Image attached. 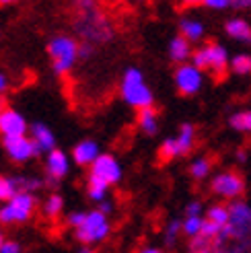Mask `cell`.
<instances>
[{
	"label": "cell",
	"instance_id": "83f0119b",
	"mask_svg": "<svg viewBox=\"0 0 251 253\" xmlns=\"http://www.w3.org/2000/svg\"><path fill=\"white\" fill-rule=\"evenodd\" d=\"M202 224H204L202 216H185V220H183V233L190 239H194V237H198L200 233H202Z\"/></svg>",
	"mask_w": 251,
	"mask_h": 253
},
{
	"label": "cell",
	"instance_id": "44dd1931",
	"mask_svg": "<svg viewBox=\"0 0 251 253\" xmlns=\"http://www.w3.org/2000/svg\"><path fill=\"white\" fill-rule=\"evenodd\" d=\"M19 192H21V189H19L17 177H4V175H0V202H10Z\"/></svg>",
	"mask_w": 251,
	"mask_h": 253
},
{
	"label": "cell",
	"instance_id": "ee69618b",
	"mask_svg": "<svg viewBox=\"0 0 251 253\" xmlns=\"http://www.w3.org/2000/svg\"><path fill=\"white\" fill-rule=\"evenodd\" d=\"M4 103H6V101H4V97L0 95V111H4V109H6V105H4Z\"/></svg>",
	"mask_w": 251,
	"mask_h": 253
},
{
	"label": "cell",
	"instance_id": "ac0fdd59",
	"mask_svg": "<svg viewBox=\"0 0 251 253\" xmlns=\"http://www.w3.org/2000/svg\"><path fill=\"white\" fill-rule=\"evenodd\" d=\"M224 31H227L231 37H235V40L251 43V27L243 19H231L227 25H224Z\"/></svg>",
	"mask_w": 251,
	"mask_h": 253
},
{
	"label": "cell",
	"instance_id": "e0dca14e",
	"mask_svg": "<svg viewBox=\"0 0 251 253\" xmlns=\"http://www.w3.org/2000/svg\"><path fill=\"white\" fill-rule=\"evenodd\" d=\"M194 52H192V47H190V42L185 40L183 35L179 37H173L171 43H169V58L173 62H179V64H183V62L190 58Z\"/></svg>",
	"mask_w": 251,
	"mask_h": 253
},
{
	"label": "cell",
	"instance_id": "7dc6e473",
	"mask_svg": "<svg viewBox=\"0 0 251 253\" xmlns=\"http://www.w3.org/2000/svg\"><path fill=\"white\" fill-rule=\"evenodd\" d=\"M79 253H95V251H93V249H89V247H84V249H81Z\"/></svg>",
	"mask_w": 251,
	"mask_h": 253
},
{
	"label": "cell",
	"instance_id": "d590c367",
	"mask_svg": "<svg viewBox=\"0 0 251 253\" xmlns=\"http://www.w3.org/2000/svg\"><path fill=\"white\" fill-rule=\"evenodd\" d=\"M74 2H77L79 12H84V10H93V8H97V2H95V0H74Z\"/></svg>",
	"mask_w": 251,
	"mask_h": 253
},
{
	"label": "cell",
	"instance_id": "f6af8a7d",
	"mask_svg": "<svg viewBox=\"0 0 251 253\" xmlns=\"http://www.w3.org/2000/svg\"><path fill=\"white\" fill-rule=\"evenodd\" d=\"M12 2H17V0H0V6H6V4H12Z\"/></svg>",
	"mask_w": 251,
	"mask_h": 253
},
{
	"label": "cell",
	"instance_id": "7bdbcfd3",
	"mask_svg": "<svg viewBox=\"0 0 251 253\" xmlns=\"http://www.w3.org/2000/svg\"><path fill=\"white\" fill-rule=\"evenodd\" d=\"M140 253H163V251H159V249H155V247H148V249H142Z\"/></svg>",
	"mask_w": 251,
	"mask_h": 253
},
{
	"label": "cell",
	"instance_id": "f546056e",
	"mask_svg": "<svg viewBox=\"0 0 251 253\" xmlns=\"http://www.w3.org/2000/svg\"><path fill=\"white\" fill-rule=\"evenodd\" d=\"M231 66H233V72H237V74H249L251 72V56H243V54L235 56Z\"/></svg>",
	"mask_w": 251,
	"mask_h": 253
},
{
	"label": "cell",
	"instance_id": "c3c4849f",
	"mask_svg": "<svg viewBox=\"0 0 251 253\" xmlns=\"http://www.w3.org/2000/svg\"><path fill=\"white\" fill-rule=\"evenodd\" d=\"M4 245V241H2V235H0V247H2Z\"/></svg>",
	"mask_w": 251,
	"mask_h": 253
},
{
	"label": "cell",
	"instance_id": "7402d4cb",
	"mask_svg": "<svg viewBox=\"0 0 251 253\" xmlns=\"http://www.w3.org/2000/svg\"><path fill=\"white\" fill-rule=\"evenodd\" d=\"M214 249H216V239L198 235L190 241V253H214Z\"/></svg>",
	"mask_w": 251,
	"mask_h": 253
},
{
	"label": "cell",
	"instance_id": "8fae6325",
	"mask_svg": "<svg viewBox=\"0 0 251 253\" xmlns=\"http://www.w3.org/2000/svg\"><path fill=\"white\" fill-rule=\"evenodd\" d=\"M206 47V56H208V72L214 77L216 83L224 81L227 79V49H224L222 45L214 43V42H210L204 45Z\"/></svg>",
	"mask_w": 251,
	"mask_h": 253
},
{
	"label": "cell",
	"instance_id": "484cf974",
	"mask_svg": "<svg viewBox=\"0 0 251 253\" xmlns=\"http://www.w3.org/2000/svg\"><path fill=\"white\" fill-rule=\"evenodd\" d=\"M206 220H210V222H214L216 226H227V222H229V206H212L210 210H208V214H206Z\"/></svg>",
	"mask_w": 251,
	"mask_h": 253
},
{
	"label": "cell",
	"instance_id": "603a6c76",
	"mask_svg": "<svg viewBox=\"0 0 251 253\" xmlns=\"http://www.w3.org/2000/svg\"><path fill=\"white\" fill-rule=\"evenodd\" d=\"M175 157H179L177 138H167V140L159 146V161L161 163H167V161H173Z\"/></svg>",
	"mask_w": 251,
	"mask_h": 253
},
{
	"label": "cell",
	"instance_id": "30bf717a",
	"mask_svg": "<svg viewBox=\"0 0 251 253\" xmlns=\"http://www.w3.org/2000/svg\"><path fill=\"white\" fill-rule=\"evenodd\" d=\"M2 146L6 150V155L15 161V163H25L31 157H35V146L29 136H10L2 138Z\"/></svg>",
	"mask_w": 251,
	"mask_h": 253
},
{
	"label": "cell",
	"instance_id": "9a60e30c",
	"mask_svg": "<svg viewBox=\"0 0 251 253\" xmlns=\"http://www.w3.org/2000/svg\"><path fill=\"white\" fill-rule=\"evenodd\" d=\"M31 140H33L37 155H42V153L49 155L56 148V138H54L52 130H49L45 124H40V122L31 126Z\"/></svg>",
	"mask_w": 251,
	"mask_h": 253
},
{
	"label": "cell",
	"instance_id": "f1b7e54d",
	"mask_svg": "<svg viewBox=\"0 0 251 253\" xmlns=\"http://www.w3.org/2000/svg\"><path fill=\"white\" fill-rule=\"evenodd\" d=\"M231 126L235 130H243V132H251V111H241L235 113L231 118Z\"/></svg>",
	"mask_w": 251,
	"mask_h": 253
},
{
	"label": "cell",
	"instance_id": "ffe728a7",
	"mask_svg": "<svg viewBox=\"0 0 251 253\" xmlns=\"http://www.w3.org/2000/svg\"><path fill=\"white\" fill-rule=\"evenodd\" d=\"M179 29H181V35L187 42H198V40H202V35H204L202 23H198L194 19H181Z\"/></svg>",
	"mask_w": 251,
	"mask_h": 253
},
{
	"label": "cell",
	"instance_id": "4fadbf2b",
	"mask_svg": "<svg viewBox=\"0 0 251 253\" xmlns=\"http://www.w3.org/2000/svg\"><path fill=\"white\" fill-rule=\"evenodd\" d=\"M45 171H47V181L49 183L56 185L60 179H64V177L68 175V171H70V161H68L66 153L54 148L45 159Z\"/></svg>",
	"mask_w": 251,
	"mask_h": 253
},
{
	"label": "cell",
	"instance_id": "e575fe53",
	"mask_svg": "<svg viewBox=\"0 0 251 253\" xmlns=\"http://www.w3.org/2000/svg\"><path fill=\"white\" fill-rule=\"evenodd\" d=\"M200 212H202V204L200 202H190L185 208V216H200Z\"/></svg>",
	"mask_w": 251,
	"mask_h": 253
},
{
	"label": "cell",
	"instance_id": "52a82bcc",
	"mask_svg": "<svg viewBox=\"0 0 251 253\" xmlns=\"http://www.w3.org/2000/svg\"><path fill=\"white\" fill-rule=\"evenodd\" d=\"M210 189L216 196H220V198L233 200V198L243 196V192H245V179H243L241 173L227 171V173H220V175H216L214 179H212Z\"/></svg>",
	"mask_w": 251,
	"mask_h": 253
},
{
	"label": "cell",
	"instance_id": "bcb514c9",
	"mask_svg": "<svg viewBox=\"0 0 251 253\" xmlns=\"http://www.w3.org/2000/svg\"><path fill=\"white\" fill-rule=\"evenodd\" d=\"M237 157H239L241 161H245V150H239V153H237Z\"/></svg>",
	"mask_w": 251,
	"mask_h": 253
},
{
	"label": "cell",
	"instance_id": "5bb4252c",
	"mask_svg": "<svg viewBox=\"0 0 251 253\" xmlns=\"http://www.w3.org/2000/svg\"><path fill=\"white\" fill-rule=\"evenodd\" d=\"M101 157V150H99V144L91 138H84L83 142H79L72 148V159L77 165L81 167H91L93 163Z\"/></svg>",
	"mask_w": 251,
	"mask_h": 253
},
{
	"label": "cell",
	"instance_id": "d6986e66",
	"mask_svg": "<svg viewBox=\"0 0 251 253\" xmlns=\"http://www.w3.org/2000/svg\"><path fill=\"white\" fill-rule=\"evenodd\" d=\"M194 140H196V128L192 124H181L179 128V136H177V146H179V157L187 155L194 148Z\"/></svg>",
	"mask_w": 251,
	"mask_h": 253
},
{
	"label": "cell",
	"instance_id": "8d00e7d4",
	"mask_svg": "<svg viewBox=\"0 0 251 253\" xmlns=\"http://www.w3.org/2000/svg\"><path fill=\"white\" fill-rule=\"evenodd\" d=\"M91 54H93V43L91 42H83V45L79 47V58L86 60V58H91Z\"/></svg>",
	"mask_w": 251,
	"mask_h": 253
},
{
	"label": "cell",
	"instance_id": "836d02e7",
	"mask_svg": "<svg viewBox=\"0 0 251 253\" xmlns=\"http://www.w3.org/2000/svg\"><path fill=\"white\" fill-rule=\"evenodd\" d=\"M84 216H86V212H70V214H68V218H66V222L72 226L74 231H77L79 226L84 222Z\"/></svg>",
	"mask_w": 251,
	"mask_h": 253
},
{
	"label": "cell",
	"instance_id": "cb8c5ba5",
	"mask_svg": "<svg viewBox=\"0 0 251 253\" xmlns=\"http://www.w3.org/2000/svg\"><path fill=\"white\" fill-rule=\"evenodd\" d=\"M107 189L109 185L101 183V181H97V179H86V194H89L91 200L99 202L101 204L103 200H107Z\"/></svg>",
	"mask_w": 251,
	"mask_h": 253
},
{
	"label": "cell",
	"instance_id": "8992f818",
	"mask_svg": "<svg viewBox=\"0 0 251 253\" xmlns=\"http://www.w3.org/2000/svg\"><path fill=\"white\" fill-rule=\"evenodd\" d=\"M35 210V198L29 192H19L10 202L0 208V222L2 224H15V222H25Z\"/></svg>",
	"mask_w": 251,
	"mask_h": 253
},
{
	"label": "cell",
	"instance_id": "7a4b0ae2",
	"mask_svg": "<svg viewBox=\"0 0 251 253\" xmlns=\"http://www.w3.org/2000/svg\"><path fill=\"white\" fill-rule=\"evenodd\" d=\"M122 97L128 105L136 109H144V107H153V93L144 83L142 72L138 68H128L124 72L122 79Z\"/></svg>",
	"mask_w": 251,
	"mask_h": 253
},
{
	"label": "cell",
	"instance_id": "4dcf8cb0",
	"mask_svg": "<svg viewBox=\"0 0 251 253\" xmlns=\"http://www.w3.org/2000/svg\"><path fill=\"white\" fill-rule=\"evenodd\" d=\"M179 231H183V222L171 220L169 226H167V233H165V245H167V247H173V245H175V239H177Z\"/></svg>",
	"mask_w": 251,
	"mask_h": 253
},
{
	"label": "cell",
	"instance_id": "4316f807",
	"mask_svg": "<svg viewBox=\"0 0 251 253\" xmlns=\"http://www.w3.org/2000/svg\"><path fill=\"white\" fill-rule=\"evenodd\" d=\"M210 169H212V161L202 157V159H196L190 165V175L194 179H204V177L210 173Z\"/></svg>",
	"mask_w": 251,
	"mask_h": 253
},
{
	"label": "cell",
	"instance_id": "6da1fadb",
	"mask_svg": "<svg viewBox=\"0 0 251 253\" xmlns=\"http://www.w3.org/2000/svg\"><path fill=\"white\" fill-rule=\"evenodd\" d=\"M251 249V208L245 202L229 206V222L216 237L214 253H247Z\"/></svg>",
	"mask_w": 251,
	"mask_h": 253
},
{
	"label": "cell",
	"instance_id": "ba28073f",
	"mask_svg": "<svg viewBox=\"0 0 251 253\" xmlns=\"http://www.w3.org/2000/svg\"><path fill=\"white\" fill-rule=\"evenodd\" d=\"M89 179H97V181H101L105 185L118 183L122 179V167L116 161V157H111V155L99 157L89 169Z\"/></svg>",
	"mask_w": 251,
	"mask_h": 253
},
{
	"label": "cell",
	"instance_id": "d4e9b609",
	"mask_svg": "<svg viewBox=\"0 0 251 253\" xmlns=\"http://www.w3.org/2000/svg\"><path fill=\"white\" fill-rule=\"evenodd\" d=\"M62 208H64V200H62V196L58 194H52L45 202H43V214L47 218H56L60 216V212Z\"/></svg>",
	"mask_w": 251,
	"mask_h": 253
},
{
	"label": "cell",
	"instance_id": "3957f363",
	"mask_svg": "<svg viewBox=\"0 0 251 253\" xmlns=\"http://www.w3.org/2000/svg\"><path fill=\"white\" fill-rule=\"evenodd\" d=\"M77 31L84 37V42H109L114 35V27L99 8L79 12Z\"/></svg>",
	"mask_w": 251,
	"mask_h": 253
},
{
	"label": "cell",
	"instance_id": "60d3db41",
	"mask_svg": "<svg viewBox=\"0 0 251 253\" xmlns=\"http://www.w3.org/2000/svg\"><path fill=\"white\" fill-rule=\"evenodd\" d=\"M6 88H8V79H6V74H0V95H2Z\"/></svg>",
	"mask_w": 251,
	"mask_h": 253
},
{
	"label": "cell",
	"instance_id": "d6a6232c",
	"mask_svg": "<svg viewBox=\"0 0 251 253\" xmlns=\"http://www.w3.org/2000/svg\"><path fill=\"white\" fill-rule=\"evenodd\" d=\"M192 64L202 72V70H208V56H206V47H198L196 52L192 54Z\"/></svg>",
	"mask_w": 251,
	"mask_h": 253
},
{
	"label": "cell",
	"instance_id": "5b68a950",
	"mask_svg": "<svg viewBox=\"0 0 251 253\" xmlns=\"http://www.w3.org/2000/svg\"><path fill=\"white\" fill-rule=\"evenodd\" d=\"M109 231H111V224L107 214H103L101 210H91L86 212L84 222L74 231V235H77V239L83 245H95V243H101L109 235Z\"/></svg>",
	"mask_w": 251,
	"mask_h": 253
},
{
	"label": "cell",
	"instance_id": "ab89813d",
	"mask_svg": "<svg viewBox=\"0 0 251 253\" xmlns=\"http://www.w3.org/2000/svg\"><path fill=\"white\" fill-rule=\"evenodd\" d=\"M97 210H101L103 214H107V216H109V212L114 210V206H111V202H109V200H103L101 204H99V208H97Z\"/></svg>",
	"mask_w": 251,
	"mask_h": 253
},
{
	"label": "cell",
	"instance_id": "277c9868",
	"mask_svg": "<svg viewBox=\"0 0 251 253\" xmlns=\"http://www.w3.org/2000/svg\"><path fill=\"white\" fill-rule=\"evenodd\" d=\"M79 43L66 35H56L47 43V54L52 58V66L58 77H64L68 70H72L74 62L79 60Z\"/></svg>",
	"mask_w": 251,
	"mask_h": 253
},
{
	"label": "cell",
	"instance_id": "f35d334b",
	"mask_svg": "<svg viewBox=\"0 0 251 253\" xmlns=\"http://www.w3.org/2000/svg\"><path fill=\"white\" fill-rule=\"evenodd\" d=\"M0 253H21V245L15 241H4V245L0 247Z\"/></svg>",
	"mask_w": 251,
	"mask_h": 253
},
{
	"label": "cell",
	"instance_id": "2e32d148",
	"mask_svg": "<svg viewBox=\"0 0 251 253\" xmlns=\"http://www.w3.org/2000/svg\"><path fill=\"white\" fill-rule=\"evenodd\" d=\"M138 126L140 130L148 136H155L159 130V113L155 107H144V109H138Z\"/></svg>",
	"mask_w": 251,
	"mask_h": 253
},
{
	"label": "cell",
	"instance_id": "1f68e13d",
	"mask_svg": "<svg viewBox=\"0 0 251 253\" xmlns=\"http://www.w3.org/2000/svg\"><path fill=\"white\" fill-rule=\"evenodd\" d=\"M17 181H19V189L21 192H33V189H40L42 185H43V181L42 179H37V177H17Z\"/></svg>",
	"mask_w": 251,
	"mask_h": 253
},
{
	"label": "cell",
	"instance_id": "7c38bea8",
	"mask_svg": "<svg viewBox=\"0 0 251 253\" xmlns=\"http://www.w3.org/2000/svg\"><path fill=\"white\" fill-rule=\"evenodd\" d=\"M27 122L21 116L19 111L6 107L4 111H0V134L2 138H10V136H25L27 134Z\"/></svg>",
	"mask_w": 251,
	"mask_h": 253
},
{
	"label": "cell",
	"instance_id": "74e56055",
	"mask_svg": "<svg viewBox=\"0 0 251 253\" xmlns=\"http://www.w3.org/2000/svg\"><path fill=\"white\" fill-rule=\"evenodd\" d=\"M202 4L210 6V8H227V6H231V0H204Z\"/></svg>",
	"mask_w": 251,
	"mask_h": 253
},
{
	"label": "cell",
	"instance_id": "b9f144b4",
	"mask_svg": "<svg viewBox=\"0 0 251 253\" xmlns=\"http://www.w3.org/2000/svg\"><path fill=\"white\" fill-rule=\"evenodd\" d=\"M204 0H181L183 6H196V4H202Z\"/></svg>",
	"mask_w": 251,
	"mask_h": 253
},
{
	"label": "cell",
	"instance_id": "9c48e42d",
	"mask_svg": "<svg viewBox=\"0 0 251 253\" xmlns=\"http://www.w3.org/2000/svg\"><path fill=\"white\" fill-rule=\"evenodd\" d=\"M175 84H177L179 95L192 97L200 91V86H202V72L194 64H181L175 70Z\"/></svg>",
	"mask_w": 251,
	"mask_h": 253
}]
</instances>
